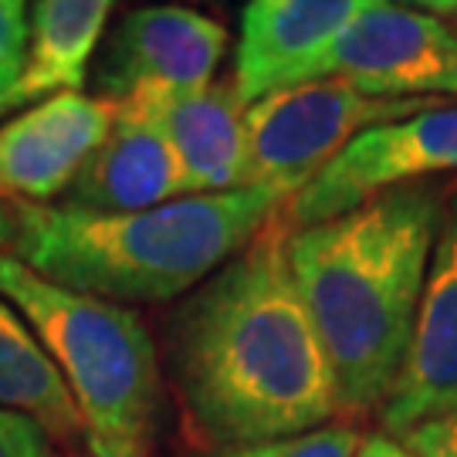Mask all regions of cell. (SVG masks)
Here are the masks:
<instances>
[{
    "instance_id": "cell-8",
    "label": "cell",
    "mask_w": 457,
    "mask_h": 457,
    "mask_svg": "<svg viewBox=\"0 0 457 457\" xmlns=\"http://www.w3.org/2000/svg\"><path fill=\"white\" fill-rule=\"evenodd\" d=\"M319 79L373 98L457 96V34L441 17L379 0L328 51Z\"/></svg>"
},
{
    "instance_id": "cell-12",
    "label": "cell",
    "mask_w": 457,
    "mask_h": 457,
    "mask_svg": "<svg viewBox=\"0 0 457 457\" xmlns=\"http://www.w3.org/2000/svg\"><path fill=\"white\" fill-rule=\"evenodd\" d=\"M183 196V170L166 136L143 109L119 105L112 129L85 160L58 207L136 213Z\"/></svg>"
},
{
    "instance_id": "cell-14",
    "label": "cell",
    "mask_w": 457,
    "mask_h": 457,
    "mask_svg": "<svg viewBox=\"0 0 457 457\" xmlns=\"http://www.w3.org/2000/svg\"><path fill=\"white\" fill-rule=\"evenodd\" d=\"M115 0H37L28 34V62L0 98V119L62 92H82L88 62Z\"/></svg>"
},
{
    "instance_id": "cell-13",
    "label": "cell",
    "mask_w": 457,
    "mask_h": 457,
    "mask_svg": "<svg viewBox=\"0 0 457 457\" xmlns=\"http://www.w3.org/2000/svg\"><path fill=\"white\" fill-rule=\"evenodd\" d=\"M143 112L153 115V122L180 160L183 196L245 190L247 105L237 98L230 79L160 102Z\"/></svg>"
},
{
    "instance_id": "cell-3",
    "label": "cell",
    "mask_w": 457,
    "mask_h": 457,
    "mask_svg": "<svg viewBox=\"0 0 457 457\" xmlns=\"http://www.w3.org/2000/svg\"><path fill=\"white\" fill-rule=\"evenodd\" d=\"M285 204L254 187L136 213L14 204L7 254L51 285L115 305L173 302L237 258Z\"/></svg>"
},
{
    "instance_id": "cell-15",
    "label": "cell",
    "mask_w": 457,
    "mask_h": 457,
    "mask_svg": "<svg viewBox=\"0 0 457 457\" xmlns=\"http://www.w3.org/2000/svg\"><path fill=\"white\" fill-rule=\"evenodd\" d=\"M0 407L24 413L51 441L85 437V417L31 326L0 298Z\"/></svg>"
},
{
    "instance_id": "cell-16",
    "label": "cell",
    "mask_w": 457,
    "mask_h": 457,
    "mask_svg": "<svg viewBox=\"0 0 457 457\" xmlns=\"http://www.w3.org/2000/svg\"><path fill=\"white\" fill-rule=\"evenodd\" d=\"M362 434L356 427L328 424L309 434L278 437V441L237 444V447H211L194 457H356L360 454Z\"/></svg>"
},
{
    "instance_id": "cell-18",
    "label": "cell",
    "mask_w": 457,
    "mask_h": 457,
    "mask_svg": "<svg viewBox=\"0 0 457 457\" xmlns=\"http://www.w3.org/2000/svg\"><path fill=\"white\" fill-rule=\"evenodd\" d=\"M400 447L410 457H457V407L417 424L400 437Z\"/></svg>"
},
{
    "instance_id": "cell-25",
    "label": "cell",
    "mask_w": 457,
    "mask_h": 457,
    "mask_svg": "<svg viewBox=\"0 0 457 457\" xmlns=\"http://www.w3.org/2000/svg\"><path fill=\"white\" fill-rule=\"evenodd\" d=\"M451 28H454V34H457V14H454V24H451Z\"/></svg>"
},
{
    "instance_id": "cell-5",
    "label": "cell",
    "mask_w": 457,
    "mask_h": 457,
    "mask_svg": "<svg viewBox=\"0 0 457 457\" xmlns=\"http://www.w3.org/2000/svg\"><path fill=\"white\" fill-rule=\"evenodd\" d=\"M451 98H373L345 79H315L247 105L245 187L292 200L360 132Z\"/></svg>"
},
{
    "instance_id": "cell-11",
    "label": "cell",
    "mask_w": 457,
    "mask_h": 457,
    "mask_svg": "<svg viewBox=\"0 0 457 457\" xmlns=\"http://www.w3.org/2000/svg\"><path fill=\"white\" fill-rule=\"evenodd\" d=\"M119 105L62 92L0 126V204H45L65 196L85 160L112 129Z\"/></svg>"
},
{
    "instance_id": "cell-23",
    "label": "cell",
    "mask_w": 457,
    "mask_h": 457,
    "mask_svg": "<svg viewBox=\"0 0 457 457\" xmlns=\"http://www.w3.org/2000/svg\"><path fill=\"white\" fill-rule=\"evenodd\" d=\"M407 4H417V11L427 14H457V0H407Z\"/></svg>"
},
{
    "instance_id": "cell-6",
    "label": "cell",
    "mask_w": 457,
    "mask_h": 457,
    "mask_svg": "<svg viewBox=\"0 0 457 457\" xmlns=\"http://www.w3.org/2000/svg\"><path fill=\"white\" fill-rule=\"evenodd\" d=\"M444 173H457L454 102L360 132L281 207V217L288 230H302L356 211L390 187Z\"/></svg>"
},
{
    "instance_id": "cell-9",
    "label": "cell",
    "mask_w": 457,
    "mask_h": 457,
    "mask_svg": "<svg viewBox=\"0 0 457 457\" xmlns=\"http://www.w3.org/2000/svg\"><path fill=\"white\" fill-rule=\"evenodd\" d=\"M457 407V180L444 183L441 220L427 264L424 298L403 373L379 424L386 437H403L417 424Z\"/></svg>"
},
{
    "instance_id": "cell-22",
    "label": "cell",
    "mask_w": 457,
    "mask_h": 457,
    "mask_svg": "<svg viewBox=\"0 0 457 457\" xmlns=\"http://www.w3.org/2000/svg\"><path fill=\"white\" fill-rule=\"evenodd\" d=\"M14 241V204H0V254L11 251Z\"/></svg>"
},
{
    "instance_id": "cell-2",
    "label": "cell",
    "mask_w": 457,
    "mask_h": 457,
    "mask_svg": "<svg viewBox=\"0 0 457 457\" xmlns=\"http://www.w3.org/2000/svg\"><path fill=\"white\" fill-rule=\"evenodd\" d=\"M441 196L437 180L400 183L288 234V268L332 362L339 413L379 410L403 373Z\"/></svg>"
},
{
    "instance_id": "cell-21",
    "label": "cell",
    "mask_w": 457,
    "mask_h": 457,
    "mask_svg": "<svg viewBox=\"0 0 457 457\" xmlns=\"http://www.w3.org/2000/svg\"><path fill=\"white\" fill-rule=\"evenodd\" d=\"M88 444V454L92 457H143L139 447H126V444H109V441H98V437H85Z\"/></svg>"
},
{
    "instance_id": "cell-1",
    "label": "cell",
    "mask_w": 457,
    "mask_h": 457,
    "mask_svg": "<svg viewBox=\"0 0 457 457\" xmlns=\"http://www.w3.org/2000/svg\"><path fill=\"white\" fill-rule=\"evenodd\" d=\"M288 234L278 211L170 319V376L207 451L309 434L339 413L332 362L288 268Z\"/></svg>"
},
{
    "instance_id": "cell-7",
    "label": "cell",
    "mask_w": 457,
    "mask_h": 457,
    "mask_svg": "<svg viewBox=\"0 0 457 457\" xmlns=\"http://www.w3.org/2000/svg\"><path fill=\"white\" fill-rule=\"evenodd\" d=\"M228 41V28L200 11L170 4L136 7L109 34L96 65V85L115 105L153 109L207 88Z\"/></svg>"
},
{
    "instance_id": "cell-10",
    "label": "cell",
    "mask_w": 457,
    "mask_h": 457,
    "mask_svg": "<svg viewBox=\"0 0 457 457\" xmlns=\"http://www.w3.org/2000/svg\"><path fill=\"white\" fill-rule=\"evenodd\" d=\"M379 0H251L234 54V88L245 105L315 82L328 51Z\"/></svg>"
},
{
    "instance_id": "cell-17",
    "label": "cell",
    "mask_w": 457,
    "mask_h": 457,
    "mask_svg": "<svg viewBox=\"0 0 457 457\" xmlns=\"http://www.w3.org/2000/svg\"><path fill=\"white\" fill-rule=\"evenodd\" d=\"M28 7L24 0H0V98L11 92L28 62Z\"/></svg>"
},
{
    "instance_id": "cell-19",
    "label": "cell",
    "mask_w": 457,
    "mask_h": 457,
    "mask_svg": "<svg viewBox=\"0 0 457 457\" xmlns=\"http://www.w3.org/2000/svg\"><path fill=\"white\" fill-rule=\"evenodd\" d=\"M0 457H51V437L24 413L0 407Z\"/></svg>"
},
{
    "instance_id": "cell-24",
    "label": "cell",
    "mask_w": 457,
    "mask_h": 457,
    "mask_svg": "<svg viewBox=\"0 0 457 457\" xmlns=\"http://www.w3.org/2000/svg\"><path fill=\"white\" fill-rule=\"evenodd\" d=\"M51 457H92V454H82V451H62V454H51Z\"/></svg>"
},
{
    "instance_id": "cell-20",
    "label": "cell",
    "mask_w": 457,
    "mask_h": 457,
    "mask_svg": "<svg viewBox=\"0 0 457 457\" xmlns=\"http://www.w3.org/2000/svg\"><path fill=\"white\" fill-rule=\"evenodd\" d=\"M356 457H410V454L393 437H386V434H370V437H362L360 454Z\"/></svg>"
},
{
    "instance_id": "cell-4",
    "label": "cell",
    "mask_w": 457,
    "mask_h": 457,
    "mask_svg": "<svg viewBox=\"0 0 457 457\" xmlns=\"http://www.w3.org/2000/svg\"><path fill=\"white\" fill-rule=\"evenodd\" d=\"M0 298L14 305L65 376L85 437L146 447L163 403V376L146 322L126 305L71 292L0 254Z\"/></svg>"
}]
</instances>
